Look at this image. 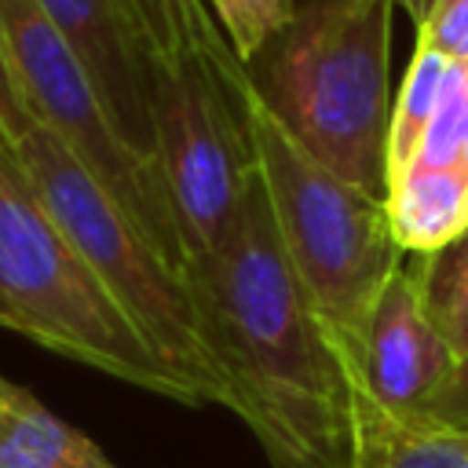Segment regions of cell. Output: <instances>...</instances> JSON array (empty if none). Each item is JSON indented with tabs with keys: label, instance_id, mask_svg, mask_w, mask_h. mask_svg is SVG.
<instances>
[{
	"label": "cell",
	"instance_id": "obj_1",
	"mask_svg": "<svg viewBox=\"0 0 468 468\" xmlns=\"http://www.w3.org/2000/svg\"><path fill=\"white\" fill-rule=\"evenodd\" d=\"M201 340L274 468H351L347 366L311 307L260 183L227 234L183 271Z\"/></svg>",
	"mask_w": 468,
	"mask_h": 468
},
{
	"label": "cell",
	"instance_id": "obj_2",
	"mask_svg": "<svg viewBox=\"0 0 468 468\" xmlns=\"http://www.w3.org/2000/svg\"><path fill=\"white\" fill-rule=\"evenodd\" d=\"M391 4L296 0L289 22L245 66L278 124L329 172L388 201Z\"/></svg>",
	"mask_w": 468,
	"mask_h": 468
},
{
	"label": "cell",
	"instance_id": "obj_3",
	"mask_svg": "<svg viewBox=\"0 0 468 468\" xmlns=\"http://www.w3.org/2000/svg\"><path fill=\"white\" fill-rule=\"evenodd\" d=\"M230 91L282 249L336 351L355 362L373 303L406 256L395 241L388 201L351 186L311 157L263 106L245 69Z\"/></svg>",
	"mask_w": 468,
	"mask_h": 468
},
{
	"label": "cell",
	"instance_id": "obj_4",
	"mask_svg": "<svg viewBox=\"0 0 468 468\" xmlns=\"http://www.w3.org/2000/svg\"><path fill=\"white\" fill-rule=\"evenodd\" d=\"M0 329L143 391L201 406L143 340L0 143Z\"/></svg>",
	"mask_w": 468,
	"mask_h": 468
},
{
	"label": "cell",
	"instance_id": "obj_5",
	"mask_svg": "<svg viewBox=\"0 0 468 468\" xmlns=\"http://www.w3.org/2000/svg\"><path fill=\"white\" fill-rule=\"evenodd\" d=\"M11 150L44 208L161 362L194 391L201 406H227L223 380L201 340L186 278L44 124L29 121L11 139Z\"/></svg>",
	"mask_w": 468,
	"mask_h": 468
},
{
	"label": "cell",
	"instance_id": "obj_6",
	"mask_svg": "<svg viewBox=\"0 0 468 468\" xmlns=\"http://www.w3.org/2000/svg\"><path fill=\"white\" fill-rule=\"evenodd\" d=\"M0 44L29 117L102 183V190L183 274V241L161 168L121 139L84 62L51 26L44 7L37 0H0Z\"/></svg>",
	"mask_w": 468,
	"mask_h": 468
},
{
	"label": "cell",
	"instance_id": "obj_7",
	"mask_svg": "<svg viewBox=\"0 0 468 468\" xmlns=\"http://www.w3.org/2000/svg\"><path fill=\"white\" fill-rule=\"evenodd\" d=\"M234 77L208 62L154 69L157 168L176 212L183 271L227 234L256 179V154L230 91Z\"/></svg>",
	"mask_w": 468,
	"mask_h": 468
},
{
	"label": "cell",
	"instance_id": "obj_8",
	"mask_svg": "<svg viewBox=\"0 0 468 468\" xmlns=\"http://www.w3.org/2000/svg\"><path fill=\"white\" fill-rule=\"evenodd\" d=\"M351 366L362 388L384 410L402 417H420L431 395L453 373L457 355L428 318L417 263L410 252L380 289L358 358Z\"/></svg>",
	"mask_w": 468,
	"mask_h": 468
},
{
	"label": "cell",
	"instance_id": "obj_9",
	"mask_svg": "<svg viewBox=\"0 0 468 468\" xmlns=\"http://www.w3.org/2000/svg\"><path fill=\"white\" fill-rule=\"evenodd\" d=\"M51 26L84 62L121 139L157 165L154 139V55L128 0H37Z\"/></svg>",
	"mask_w": 468,
	"mask_h": 468
},
{
	"label": "cell",
	"instance_id": "obj_10",
	"mask_svg": "<svg viewBox=\"0 0 468 468\" xmlns=\"http://www.w3.org/2000/svg\"><path fill=\"white\" fill-rule=\"evenodd\" d=\"M347 366L351 391V468H468V439L424 420L384 410Z\"/></svg>",
	"mask_w": 468,
	"mask_h": 468
},
{
	"label": "cell",
	"instance_id": "obj_11",
	"mask_svg": "<svg viewBox=\"0 0 468 468\" xmlns=\"http://www.w3.org/2000/svg\"><path fill=\"white\" fill-rule=\"evenodd\" d=\"M0 468H113L73 424L55 417L33 391L0 377Z\"/></svg>",
	"mask_w": 468,
	"mask_h": 468
},
{
	"label": "cell",
	"instance_id": "obj_12",
	"mask_svg": "<svg viewBox=\"0 0 468 468\" xmlns=\"http://www.w3.org/2000/svg\"><path fill=\"white\" fill-rule=\"evenodd\" d=\"M464 201H468V168L410 165L388 186V219L399 249L410 256H428L446 241H453L468 227Z\"/></svg>",
	"mask_w": 468,
	"mask_h": 468
},
{
	"label": "cell",
	"instance_id": "obj_13",
	"mask_svg": "<svg viewBox=\"0 0 468 468\" xmlns=\"http://www.w3.org/2000/svg\"><path fill=\"white\" fill-rule=\"evenodd\" d=\"M128 7L157 66L208 62L223 77L245 69L205 0H128Z\"/></svg>",
	"mask_w": 468,
	"mask_h": 468
},
{
	"label": "cell",
	"instance_id": "obj_14",
	"mask_svg": "<svg viewBox=\"0 0 468 468\" xmlns=\"http://www.w3.org/2000/svg\"><path fill=\"white\" fill-rule=\"evenodd\" d=\"M450 62L431 51V48H417L413 62L406 69V80L399 88V99L391 106V132H388V186L417 161L420 143L431 128V117L442 102L446 80H450Z\"/></svg>",
	"mask_w": 468,
	"mask_h": 468
},
{
	"label": "cell",
	"instance_id": "obj_15",
	"mask_svg": "<svg viewBox=\"0 0 468 468\" xmlns=\"http://www.w3.org/2000/svg\"><path fill=\"white\" fill-rule=\"evenodd\" d=\"M431 325L461 358L468 351V227L428 256H413Z\"/></svg>",
	"mask_w": 468,
	"mask_h": 468
},
{
	"label": "cell",
	"instance_id": "obj_16",
	"mask_svg": "<svg viewBox=\"0 0 468 468\" xmlns=\"http://www.w3.org/2000/svg\"><path fill=\"white\" fill-rule=\"evenodd\" d=\"M205 4L241 66H252V58L289 22L296 7V0H205Z\"/></svg>",
	"mask_w": 468,
	"mask_h": 468
},
{
	"label": "cell",
	"instance_id": "obj_17",
	"mask_svg": "<svg viewBox=\"0 0 468 468\" xmlns=\"http://www.w3.org/2000/svg\"><path fill=\"white\" fill-rule=\"evenodd\" d=\"M417 48H431L450 66L468 69V0H439L431 18L417 29Z\"/></svg>",
	"mask_w": 468,
	"mask_h": 468
},
{
	"label": "cell",
	"instance_id": "obj_18",
	"mask_svg": "<svg viewBox=\"0 0 468 468\" xmlns=\"http://www.w3.org/2000/svg\"><path fill=\"white\" fill-rule=\"evenodd\" d=\"M420 417L424 420H435V424H442V428H450V431H457V435L468 439V351L457 358L453 373L431 395V402L424 406Z\"/></svg>",
	"mask_w": 468,
	"mask_h": 468
},
{
	"label": "cell",
	"instance_id": "obj_19",
	"mask_svg": "<svg viewBox=\"0 0 468 468\" xmlns=\"http://www.w3.org/2000/svg\"><path fill=\"white\" fill-rule=\"evenodd\" d=\"M29 110L18 95V84H15V73H11V62H7V51L0 44V135L11 143L26 124H29Z\"/></svg>",
	"mask_w": 468,
	"mask_h": 468
},
{
	"label": "cell",
	"instance_id": "obj_20",
	"mask_svg": "<svg viewBox=\"0 0 468 468\" xmlns=\"http://www.w3.org/2000/svg\"><path fill=\"white\" fill-rule=\"evenodd\" d=\"M391 7H402L410 18H413V26L420 29L428 18H431V11H435V0H388Z\"/></svg>",
	"mask_w": 468,
	"mask_h": 468
},
{
	"label": "cell",
	"instance_id": "obj_21",
	"mask_svg": "<svg viewBox=\"0 0 468 468\" xmlns=\"http://www.w3.org/2000/svg\"><path fill=\"white\" fill-rule=\"evenodd\" d=\"M464 219H468V201H464Z\"/></svg>",
	"mask_w": 468,
	"mask_h": 468
},
{
	"label": "cell",
	"instance_id": "obj_22",
	"mask_svg": "<svg viewBox=\"0 0 468 468\" xmlns=\"http://www.w3.org/2000/svg\"><path fill=\"white\" fill-rule=\"evenodd\" d=\"M0 143H7V139H4V135H0ZM7 146H11V143H7Z\"/></svg>",
	"mask_w": 468,
	"mask_h": 468
},
{
	"label": "cell",
	"instance_id": "obj_23",
	"mask_svg": "<svg viewBox=\"0 0 468 468\" xmlns=\"http://www.w3.org/2000/svg\"><path fill=\"white\" fill-rule=\"evenodd\" d=\"M435 4H439V0H435Z\"/></svg>",
	"mask_w": 468,
	"mask_h": 468
}]
</instances>
